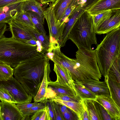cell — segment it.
<instances>
[{
  "instance_id": "obj_1",
  "label": "cell",
  "mask_w": 120,
  "mask_h": 120,
  "mask_svg": "<svg viewBox=\"0 0 120 120\" xmlns=\"http://www.w3.org/2000/svg\"><path fill=\"white\" fill-rule=\"evenodd\" d=\"M52 61L60 64L74 81L90 78L99 80L102 77L99 68L95 50L78 48L75 59L68 57L59 47L52 51Z\"/></svg>"
},
{
  "instance_id": "obj_2",
  "label": "cell",
  "mask_w": 120,
  "mask_h": 120,
  "mask_svg": "<svg viewBox=\"0 0 120 120\" xmlns=\"http://www.w3.org/2000/svg\"><path fill=\"white\" fill-rule=\"evenodd\" d=\"M46 56L34 57L22 62L15 67L13 75L29 95L36 94L43 78Z\"/></svg>"
},
{
  "instance_id": "obj_3",
  "label": "cell",
  "mask_w": 120,
  "mask_h": 120,
  "mask_svg": "<svg viewBox=\"0 0 120 120\" xmlns=\"http://www.w3.org/2000/svg\"><path fill=\"white\" fill-rule=\"evenodd\" d=\"M37 45H32L4 35L0 38V63L15 68L28 59L45 55L37 50Z\"/></svg>"
},
{
  "instance_id": "obj_4",
  "label": "cell",
  "mask_w": 120,
  "mask_h": 120,
  "mask_svg": "<svg viewBox=\"0 0 120 120\" xmlns=\"http://www.w3.org/2000/svg\"><path fill=\"white\" fill-rule=\"evenodd\" d=\"M106 34L95 50L98 66L104 77L116 59L120 56V27Z\"/></svg>"
},
{
  "instance_id": "obj_5",
  "label": "cell",
  "mask_w": 120,
  "mask_h": 120,
  "mask_svg": "<svg viewBox=\"0 0 120 120\" xmlns=\"http://www.w3.org/2000/svg\"><path fill=\"white\" fill-rule=\"evenodd\" d=\"M95 31L92 16L85 11L73 26L68 39L71 40L78 48L91 50L92 45L97 44Z\"/></svg>"
},
{
  "instance_id": "obj_6",
  "label": "cell",
  "mask_w": 120,
  "mask_h": 120,
  "mask_svg": "<svg viewBox=\"0 0 120 120\" xmlns=\"http://www.w3.org/2000/svg\"><path fill=\"white\" fill-rule=\"evenodd\" d=\"M0 88H4L11 95L17 103H31L33 97L26 92L22 85L12 76L5 80H0Z\"/></svg>"
},
{
  "instance_id": "obj_7",
  "label": "cell",
  "mask_w": 120,
  "mask_h": 120,
  "mask_svg": "<svg viewBox=\"0 0 120 120\" xmlns=\"http://www.w3.org/2000/svg\"><path fill=\"white\" fill-rule=\"evenodd\" d=\"M44 15L48 26L49 38H52L59 44L61 41L65 23L56 21L50 6L44 11Z\"/></svg>"
},
{
  "instance_id": "obj_8",
  "label": "cell",
  "mask_w": 120,
  "mask_h": 120,
  "mask_svg": "<svg viewBox=\"0 0 120 120\" xmlns=\"http://www.w3.org/2000/svg\"><path fill=\"white\" fill-rule=\"evenodd\" d=\"M8 24L12 37L14 39L26 42L30 40L37 41L31 32L34 28L19 23L13 19Z\"/></svg>"
},
{
  "instance_id": "obj_9",
  "label": "cell",
  "mask_w": 120,
  "mask_h": 120,
  "mask_svg": "<svg viewBox=\"0 0 120 120\" xmlns=\"http://www.w3.org/2000/svg\"><path fill=\"white\" fill-rule=\"evenodd\" d=\"M0 110L2 120H24L22 112L15 103L1 101Z\"/></svg>"
},
{
  "instance_id": "obj_10",
  "label": "cell",
  "mask_w": 120,
  "mask_h": 120,
  "mask_svg": "<svg viewBox=\"0 0 120 120\" xmlns=\"http://www.w3.org/2000/svg\"><path fill=\"white\" fill-rule=\"evenodd\" d=\"M94 100L104 108L112 120H120V107L115 103L110 95L97 96Z\"/></svg>"
},
{
  "instance_id": "obj_11",
  "label": "cell",
  "mask_w": 120,
  "mask_h": 120,
  "mask_svg": "<svg viewBox=\"0 0 120 120\" xmlns=\"http://www.w3.org/2000/svg\"><path fill=\"white\" fill-rule=\"evenodd\" d=\"M120 26V9L113 10L110 18L95 28V33L100 35L106 34Z\"/></svg>"
},
{
  "instance_id": "obj_12",
  "label": "cell",
  "mask_w": 120,
  "mask_h": 120,
  "mask_svg": "<svg viewBox=\"0 0 120 120\" xmlns=\"http://www.w3.org/2000/svg\"><path fill=\"white\" fill-rule=\"evenodd\" d=\"M81 3L79 4L71 13L68 18V21L65 25L61 41L59 43L60 47L64 46L68 40V38L73 26L76 21L85 11L82 8V4Z\"/></svg>"
},
{
  "instance_id": "obj_13",
  "label": "cell",
  "mask_w": 120,
  "mask_h": 120,
  "mask_svg": "<svg viewBox=\"0 0 120 120\" xmlns=\"http://www.w3.org/2000/svg\"><path fill=\"white\" fill-rule=\"evenodd\" d=\"M54 95L75 96L79 97L72 88L50 80L48 82L47 98L48 99Z\"/></svg>"
},
{
  "instance_id": "obj_14",
  "label": "cell",
  "mask_w": 120,
  "mask_h": 120,
  "mask_svg": "<svg viewBox=\"0 0 120 120\" xmlns=\"http://www.w3.org/2000/svg\"><path fill=\"white\" fill-rule=\"evenodd\" d=\"M49 60L50 59L46 56L43 78L36 94L33 98L34 101L44 103L48 100L46 97L47 90L49 81L51 80L49 75L51 71L49 62Z\"/></svg>"
},
{
  "instance_id": "obj_15",
  "label": "cell",
  "mask_w": 120,
  "mask_h": 120,
  "mask_svg": "<svg viewBox=\"0 0 120 120\" xmlns=\"http://www.w3.org/2000/svg\"><path fill=\"white\" fill-rule=\"evenodd\" d=\"M120 9V0H99L86 11L92 16L103 11Z\"/></svg>"
},
{
  "instance_id": "obj_16",
  "label": "cell",
  "mask_w": 120,
  "mask_h": 120,
  "mask_svg": "<svg viewBox=\"0 0 120 120\" xmlns=\"http://www.w3.org/2000/svg\"><path fill=\"white\" fill-rule=\"evenodd\" d=\"M22 1L0 8V22L8 23L22 11Z\"/></svg>"
},
{
  "instance_id": "obj_17",
  "label": "cell",
  "mask_w": 120,
  "mask_h": 120,
  "mask_svg": "<svg viewBox=\"0 0 120 120\" xmlns=\"http://www.w3.org/2000/svg\"><path fill=\"white\" fill-rule=\"evenodd\" d=\"M80 83L98 95H110L105 82L90 78L79 81Z\"/></svg>"
},
{
  "instance_id": "obj_18",
  "label": "cell",
  "mask_w": 120,
  "mask_h": 120,
  "mask_svg": "<svg viewBox=\"0 0 120 120\" xmlns=\"http://www.w3.org/2000/svg\"><path fill=\"white\" fill-rule=\"evenodd\" d=\"M110 96L115 103L120 107V82L114 75L108 73L104 77Z\"/></svg>"
},
{
  "instance_id": "obj_19",
  "label": "cell",
  "mask_w": 120,
  "mask_h": 120,
  "mask_svg": "<svg viewBox=\"0 0 120 120\" xmlns=\"http://www.w3.org/2000/svg\"><path fill=\"white\" fill-rule=\"evenodd\" d=\"M50 100L54 101L58 104L66 106L75 113L78 120H82L85 105L84 100L81 99L79 101H67L55 99Z\"/></svg>"
},
{
  "instance_id": "obj_20",
  "label": "cell",
  "mask_w": 120,
  "mask_h": 120,
  "mask_svg": "<svg viewBox=\"0 0 120 120\" xmlns=\"http://www.w3.org/2000/svg\"><path fill=\"white\" fill-rule=\"evenodd\" d=\"M53 70L57 76L56 82L73 89L74 81L60 64L54 63Z\"/></svg>"
},
{
  "instance_id": "obj_21",
  "label": "cell",
  "mask_w": 120,
  "mask_h": 120,
  "mask_svg": "<svg viewBox=\"0 0 120 120\" xmlns=\"http://www.w3.org/2000/svg\"><path fill=\"white\" fill-rule=\"evenodd\" d=\"M72 0H55L50 5L57 21L60 22L66 10Z\"/></svg>"
},
{
  "instance_id": "obj_22",
  "label": "cell",
  "mask_w": 120,
  "mask_h": 120,
  "mask_svg": "<svg viewBox=\"0 0 120 120\" xmlns=\"http://www.w3.org/2000/svg\"><path fill=\"white\" fill-rule=\"evenodd\" d=\"M22 11L24 12L30 11L36 13L44 24V12L40 4L36 0H25L22 2Z\"/></svg>"
},
{
  "instance_id": "obj_23",
  "label": "cell",
  "mask_w": 120,
  "mask_h": 120,
  "mask_svg": "<svg viewBox=\"0 0 120 120\" xmlns=\"http://www.w3.org/2000/svg\"><path fill=\"white\" fill-rule=\"evenodd\" d=\"M73 89L76 95L81 99L95 100L97 95L79 81H74Z\"/></svg>"
},
{
  "instance_id": "obj_24",
  "label": "cell",
  "mask_w": 120,
  "mask_h": 120,
  "mask_svg": "<svg viewBox=\"0 0 120 120\" xmlns=\"http://www.w3.org/2000/svg\"><path fill=\"white\" fill-rule=\"evenodd\" d=\"M30 18L36 27L39 32L45 37L48 36L46 34L43 26L44 23L38 15L35 12L29 11L25 12Z\"/></svg>"
},
{
  "instance_id": "obj_25",
  "label": "cell",
  "mask_w": 120,
  "mask_h": 120,
  "mask_svg": "<svg viewBox=\"0 0 120 120\" xmlns=\"http://www.w3.org/2000/svg\"><path fill=\"white\" fill-rule=\"evenodd\" d=\"M84 101L86 105L90 120H100L94 100L87 99Z\"/></svg>"
},
{
  "instance_id": "obj_26",
  "label": "cell",
  "mask_w": 120,
  "mask_h": 120,
  "mask_svg": "<svg viewBox=\"0 0 120 120\" xmlns=\"http://www.w3.org/2000/svg\"><path fill=\"white\" fill-rule=\"evenodd\" d=\"M14 69L9 65L0 63V80L8 79L13 76Z\"/></svg>"
},
{
  "instance_id": "obj_27",
  "label": "cell",
  "mask_w": 120,
  "mask_h": 120,
  "mask_svg": "<svg viewBox=\"0 0 120 120\" xmlns=\"http://www.w3.org/2000/svg\"><path fill=\"white\" fill-rule=\"evenodd\" d=\"M112 10L106 11L95 16H92L95 27L109 19L112 15Z\"/></svg>"
},
{
  "instance_id": "obj_28",
  "label": "cell",
  "mask_w": 120,
  "mask_h": 120,
  "mask_svg": "<svg viewBox=\"0 0 120 120\" xmlns=\"http://www.w3.org/2000/svg\"><path fill=\"white\" fill-rule=\"evenodd\" d=\"M85 1V0H72L65 11L60 22H67L69 16L75 8L80 3H84Z\"/></svg>"
},
{
  "instance_id": "obj_29",
  "label": "cell",
  "mask_w": 120,
  "mask_h": 120,
  "mask_svg": "<svg viewBox=\"0 0 120 120\" xmlns=\"http://www.w3.org/2000/svg\"><path fill=\"white\" fill-rule=\"evenodd\" d=\"M33 34L36 40L41 43L44 52H46L49 47L50 41L49 37H45L38 30Z\"/></svg>"
},
{
  "instance_id": "obj_30",
  "label": "cell",
  "mask_w": 120,
  "mask_h": 120,
  "mask_svg": "<svg viewBox=\"0 0 120 120\" xmlns=\"http://www.w3.org/2000/svg\"><path fill=\"white\" fill-rule=\"evenodd\" d=\"M14 20L23 24L34 28H36L30 18L22 11L20 12L13 19Z\"/></svg>"
},
{
  "instance_id": "obj_31",
  "label": "cell",
  "mask_w": 120,
  "mask_h": 120,
  "mask_svg": "<svg viewBox=\"0 0 120 120\" xmlns=\"http://www.w3.org/2000/svg\"><path fill=\"white\" fill-rule=\"evenodd\" d=\"M45 103L39 102L38 105L34 106L28 109L20 110L24 118V120H28L30 116H32L37 111L45 107Z\"/></svg>"
},
{
  "instance_id": "obj_32",
  "label": "cell",
  "mask_w": 120,
  "mask_h": 120,
  "mask_svg": "<svg viewBox=\"0 0 120 120\" xmlns=\"http://www.w3.org/2000/svg\"><path fill=\"white\" fill-rule=\"evenodd\" d=\"M120 56L116 58L111 66L108 72L116 76L120 82Z\"/></svg>"
},
{
  "instance_id": "obj_33",
  "label": "cell",
  "mask_w": 120,
  "mask_h": 120,
  "mask_svg": "<svg viewBox=\"0 0 120 120\" xmlns=\"http://www.w3.org/2000/svg\"><path fill=\"white\" fill-rule=\"evenodd\" d=\"M0 100L11 103L16 104L17 102L11 95L6 89L0 88Z\"/></svg>"
},
{
  "instance_id": "obj_34",
  "label": "cell",
  "mask_w": 120,
  "mask_h": 120,
  "mask_svg": "<svg viewBox=\"0 0 120 120\" xmlns=\"http://www.w3.org/2000/svg\"><path fill=\"white\" fill-rule=\"evenodd\" d=\"M95 102L99 115L100 120H112L104 108L96 101H95Z\"/></svg>"
},
{
  "instance_id": "obj_35",
  "label": "cell",
  "mask_w": 120,
  "mask_h": 120,
  "mask_svg": "<svg viewBox=\"0 0 120 120\" xmlns=\"http://www.w3.org/2000/svg\"><path fill=\"white\" fill-rule=\"evenodd\" d=\"M49 100L52 106L55 116V120H64L59 109L58 104L53 101Z\"/></svg>"
},
{
  "instance_id": "obj_36",
  "label": "cell",
  "mask_w": 120,
  "mask_h": 120,
  "mask_svg": "<svg viewBox=\"0 0 120 120\" xmlns=\"http://www.w3.org/2000/svg\"><path fill=\"white\" fill-rule=\"evenodd\" d=\"M49 100L58 99L65 101H79L81 99L80 98L75 96H56L54 95L49 99Z\"/></svg>"
},
{
  "instance_id": "obj_37",
  "label": "cell",
  "mask_w": 120,
  "mask_h": 120,
  "mask_svg": "<svg viewBox=\"0 0 120 120\" xmlns=\"http://www.w3.org/2000/svg\"><path fill=\"white\" fill-rule=\"evenodd\" d=\"M62 114L64 120H78L77 116H76L75 113L68 108Z\"/></svg>"
},
{
  "instance_id": "obj_38",
  "label": "cell",
  "mask_w": 120,
  "mask_h": 120,
  "mask_svg": "<svg viewBox=\"0 0 120 120\" xmlns=\"http://www.w3.org/2000/svg\"><path fill=\"white\" fill-rule=\"evenodd\" d=\"M45 103V107L47 109L49 120H55V118L52 106L49 100H47Z\"/></svg>"
},
{
  "instance_id": "obj_39",
  "label": "cell",
  "mask_w": 120,
  "mask_h": 120,
  "mask_svg": "<svg viewBox=\"0 0 120 120\" xmlns=\"http://www.w3.org/2000/svg\"><path fill=\"white\" fill-rule=\"evenodd\" d=\"M99 0H85V2L82 4V8L86 11L96 3Z\"/></svg>"
},
{
  "instance_id": "obj_40",
  "label": "cell",
  "mask_w": 120,
  "mask_h": 120,
  "mask_svg": "<svg viewBox=\"0 0 120 120\" xmlns=\"http://www.w3.org/2000/svg\"><path fill=\"white\" fill-rule=\"evenodd\" d=\"M39 102L34 101L33 103H25L22 104L16 103L17 106L20 110L29 109L32 107L37 105Z\"/></svg>"
},
{
  "instance_id": "obj_41",
  "label": "cell",
  "mask_w": 120,
  "mask_h": 120,
  "mask_svg": "<svg viewBox=\"0 0 120 120\" xmlns=\"http://www.w3.org/2000/svg\"><path fill=\"white\" fill-rule=\"evenodd\" d=\"M25 0H0V8L15 3L23 1Z\"/></svg>"
},
{
  "instance_id": "obj_42",
  "label": "cell",
  "mask_w": 120,
  "mask_h": 120,
  "mask_svg": "<svg viewBox=\"0 0 120 120\" xmlns=\"http://www.w3.org/2000/svg\"><path fill=\"white\" fill-rule=\"evenodd\" d=\"M45 108L37 111L31 116V120H40L44 111Z\"/></svg>"
},
{
  "instance_id": "obj_43",
  "label": "cell",
  "mask_w": 120,
  "mask_h": 120,
  "mask_svg": "<svg viewBox=\"0 0 120 120\" xmlns=\"http://www.w3.org/2000/svg\"><path fill=\"white\" fill-rule=\"evenodd\" d=\"M6 23L0 22V38L4 36L5 32L7 30Z\"/></svg>"
},
{
  "instance_id": "obj_44",
  "label": "cell",
  "mask_w": 120,
  "mask_h": 120,
  "mask_svg": "<svg viewBox=\"0 0 120 120\" xmlns=\"http://www.w3.org/2000/svg\"><path fill=\"white\" fill-rule=\"evenodd\" d=\"M40 120H49V114L45 107L44 111L41 117Z\"/></svg>"
},
{
  "instance_id": "obj_45",
  "label": "cell",
  "mask_w": 120,
  "mask_h": 120,
  "mask_svg": "<svg viewBox=\"0 0 120 120\" xmlns=\"http://www.w3.org/2000/svg\"><path fill=\"white\" fill-rule=\"evenodd\" d=\"M37 41L34 40H30L27 41L26 42L31 45H37Z\"/></svg>"
},
{
  "instance_id": "obj_46",
  "label": "cell",
  "mask_w": 120,
  "mask_h": 120,
  "mask_svg": "<svg viewBox=\"0 0 120 120\" xmlns=\"http://www.w3.org/2000/svg\"><path fill=\"white\" fill-rule=\"evenodd\" d=\"M58 105L60 111L62 114L65 112V110L64 109L62 105L60 104H58Z\"/></svg>"
},
{
  "instance_id": "obj_47",
  "label": "cell",
  "mask_w": 120,
  "mask_h": 120,
  "mask_svg": "<svg viewBox=\"0 0 120 120\" xmlns=\"http://www.w3.org/2000/svg\"><path fill=\"white\" fill-rule=\"evenodd\" d=\"M52 2L55 1V0H46Z\"/></svg>"
}]
</instances>
